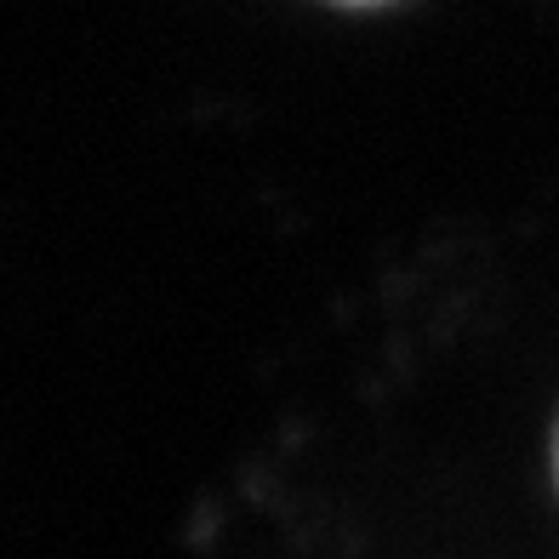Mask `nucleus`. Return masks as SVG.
Listing matches in <instances>:
<instances>
[{
  "label": "nucleus",
  "instance_id": "obj_1",
  "mask_svg": "<svg viewBox=\"0 0 559 559\" xmlns=\"http://www.w3.org/2000/svg\"><path fill=\"white\" fill-rule=\"evenodd\" d=\"M554 486H559V428H554Z\"/></svg>",
  "mask_w": 559,
  "mask_h": 559
},
{
  "label": "nucleus",
  "instance_id": "obj_2",
  "mask_svg": "<svg viewBox=\"0 0 559 559\" xmlns=\"http://www.w3.org/2000/svg\"><path fill=\"white\" fill-rule=\"evenodd\" d=\"M354 7H366V0H354Z\"/></svg>",
  "mask_w": 559,
  "mask_h": 559
}]
</instances>
